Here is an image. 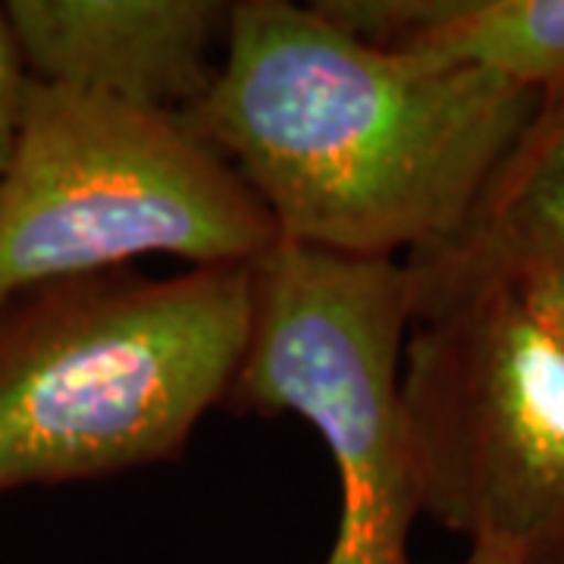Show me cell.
Here are the masks:
<instances>
[{
  "mask_svg": "<svg viewBox=\"0 0 564 564\" xmlns=\"http://www.w3.org/2000/svg\"><path fill=\"white\" fill-rule=\"evenodd\" d=\"M543 98L355 39L289 0L229 3L217 76L185 126L285 242L404 261L445 245Z\"/></svg>",
  "mask_w": 564,
  "mask_h": 564,
  "instance_id": "obj_1",
  "label": "cell"
},
{
  "mask_svg": "<svg viewBox=\"0 0 564 564\" xmlns=\"http://www.w3.org/2000/svg\"><path fill=\"white\" fill-rule=\"evenodd\" d=\"M251 267L117 270L0 314V492L173 462L242 364Z\"/></svg>",
  "mask_w": 564,
  "mask_h": 564,
  "instance_id": "obj_2",
  "label": "cell"
},
{
  "mask_svg": "<svg viewBox=\"0 0 564 564\" xmlns=\"http://www.w3.org/2000/svg\"><path fill=\"white\" fill-rule=\"evenodd\" d=\"M276 242L263 204L182 120L29 82L0 176V314L141 258L251 267Z\"/></svg>",
  "mask_w": 564,
  "mask_h": 564,
  "instance_id": "obj_3",
  "label": "cell"
},
{
  "mask_svg": "<svg viewBox=\"0 0 564 564\" xmlns=\"http://www.w3.org/2000/svg\"><path fill=\"white\" fill-rule=\"evenodd\" d=\"M414 323L404 261L295 242L251 263V323L226 404L299 414L333 455L343 489L326 564H411L421 518L404 423L402 358Z\"/></svg>",
  "mask_w": 564,
  "mask_h": 564,
  "instance_id": "obj_4",
  "label": "cell"
},
{
  "mask_svg": "<svg viewBox=\"0 0 564 564\" xmlns=\"http://www.w3.org/2000/svg\"><path fill=\"white\" fill-rule=\"evenodd\" d=\"M402 404L421 514L564 564V345L514 289L411 323Z\"/></svg>",
  "mask_w": 564,
  "mask_h": 564,
  "instance_id": "obj_5",
  "label": "cell"
},
{
  "mask_svg": "<svg viewBox=\"0 0 564 564\" xmlns=\"http://www.w3.org/2000/svg\"><path fill=\"white\" fill-rule=\"evenodd\" d=\"M29 79L132 110L188 120L226 41L229 3L210 0H10L0 3Z\"/></svg>",
  "mask_w": 564,
  "mask_h": 564,
  "instance_id": "obj_6",
  "label": "cell"
},
{
  "mask_svg": "<svg viewBox=\"0 0 564 564\" xmlns=\"http://www.w3.org/2000/svg\"><path fill=\"white\" fill-rule=\"evenodd\" d=\"M414 321L540 270H564V95L545 98L462 229L404 258Z\"/></svg>",
  "mask_w": 564,
  "mask_h": 564,
  "instance_id": "obj_7",
  "label": "cell"
},
{
  "mask_svg": "<svg viewBox=\"0 0 564 564\" xmlns=\"http://www.w3.org/2000/svg\"><path fill=\"white\" fill-rule=\"evenodd\" d=\"M323 17L395 54L564 95V0H321Z\"/></svg>",
  "mask_w": 564,
  "mask_h": 564,
  "instance_id": "obj_8",
  "label": "cell"
},
{
  "mask_svg": "<svg viewBox=\"0 0 564 564\" xmlns=\"http://www.w3.org/2000/svg\"><path fill=\"white\" fill-rule=\"evenodd\" d=\"M29 82L32 79L25 73L20 47L13 41V32H10L7 17H3V7H0V176H3V170L10 163V154L17 148Z\"/></svg>",
  "mask_w": 564,
  "mask_h": 564,
  "instance_id": "obj_9",
  "label": "cell"
},
{
  "mask_svg": "<svg viewBox=\"0 0 564 564\" xmlns=\"http://www.w3.org/2000/svg\"><path fill=\"white\" fill-rule=\"evenodd\" d=\"M508 289H514L527 307L549 326V333L564 345V270H540Z\"/></svg>",
  "mask_w": 564,
  "mask_h": 564,
  "instance_id": "obj_10",
  "label": "cell"
},
{
  "mask_svg": "<svg viewBox=\"0 0 564 564\" xmlns=\"http://www.w3.org/2000/svg\"><path fill=\"white\" fill-rule=\"evenodd\" d=\"M458 564H521V558L511 552V549H502V545H470L467 558H462Z\"/></svg>",
  "mask_w": 564,
  "mask_h": 564,
  "instance_id": "obj_11",
  "label": "cell"
}]
</instances>
